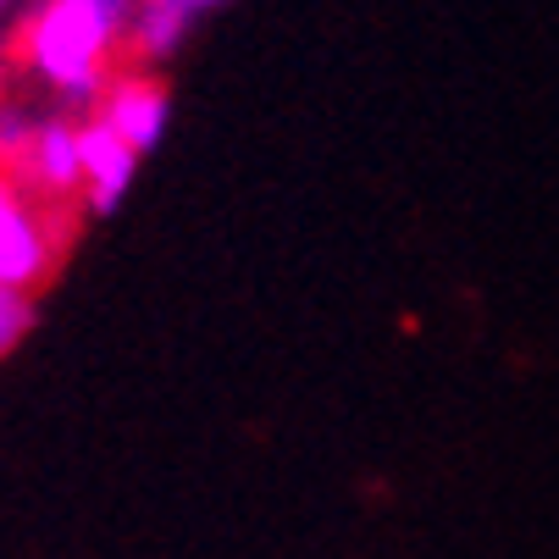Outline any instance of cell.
I'll list each match as a JSON object with an SVG mask.
<instances>
[{
	"label": "cell",
	"mask_w": 559,
	"mask_h": 559,
	"mask_svg": "<svg viewBox=\"0 0 559 559\" xmlns=\"http://www.w3.org/2000/svg\"><path fill=\"white\" fill-rule=\"evenodd\" d=\"M34 133H39V122L28 117V106L0 100V162H7V167H23V155H28Z\"/></svg>",
	"instance_id": "obj_7"
},
{
	"label": "cell",
	"mask_w": 559,
	"mask_h": 559,
	"mask_svg": "<svg viewBox=\"0 0 559 559\" xmlns=\"http://www.w3.org/2000/svg\"><path fill=\"white\" fill-rule=\"evenodd\" d=\"M78 162H84V200L95 216L117 211L122 194L133 189V173H139V155L95 117V122H78Z\"/></svg>",
	"instance_id": "obj_4"
},
{
	"label": "cell",
	"mask_w": 559,
	"mask_h": 559,
	"mask_svg": "<svg viewBox=\"0 0 559 559\" xmlns=\"http://www.w3.org/2000/svg\"><path fill=\"white\" fill-rule=\"evenodd\" d=\"M61 261V238L45 211L17 189V178L0 173V288L34 294Z\"/></svg>",
	"instance_id": "obj_2"
},
{
	"label": "cell",
	"mask_w": 559,
	"mask_h": 559,
	"mask_svg": "<svg viewBox=\"0 0 559 559\" xmlns=\"http://www.w3.org/2000/svg\"><path fill=\"white\" fill-rule=\"evenodd\" d=\"M189 23H194V12L178 7V0H139L133 23H128V39H133L139 56H173L189 39Z\"/></svg>",
	"instance_id": "obj_6"
},
{
	"label": "cell",
	"mask_w": 559,
	"mask_h": 559,
	"mask_svg": "<svg viewBox=\"0 0 559 559\" xmlns=\"http://www.w3.org/2000/svg\"><path fill=\"white\" fill-rule=\"evenodd\" d=\"M23 173L50 194V200H67V194H84V162H78V122H39L28 155H23Z\"/></svg>",
	"instance_id": "obj_5"
},
{
	"label": "cell",
	"mask_w": 559,
	"mask_h": 559,
	"mask_svg": "<svg viewBox=\"0 0 559 559\" xmlns=\"http://www.w3.org/2000/svg\"><path fill=\"white\" fill-rule=\"evenodd\" d=\"M167 90L150 84V78H111L106 95H100V122L133 150V155H150L167 133Z\"/></svg>",
	"instance_id": "obj_3"
},
{
	"label": "cell",
	"mask_w": 559,
	"mask_h": 559,
	"mask_svg": "<svg viewBox=\"0 0 559 559\" xmlns=\"http://www.w3.org/2000/svg\"><path fill=\"white\" fill-rule=\"evenodd\" d=\"M0 7H7V0H0Z\"/></svg>",
	"instance_id": "obj_10"
},
{
	"label": "cell",
	"mask_w": 559,
	"mask_h": 559,
	"mask_svg": "<svg viewBox=\"0 0 559 559\" xmlns=\"http://www.w3.org/2000/svg\"><path fill=\"white\" fill-rule=\"evenodd\" d=\"M178 7H189V12H211V7H222V0H178Z\"/></svg>",
	"instance_id": "obj_9"
},
{
	"label": "cell",
	"mask_w": 559,
	"mask_h": 559,
	"mask_svg": "<svg viewBox=\"0 0 559 559\" xmlns=\"http://www.w3.org/2000/svg\"><path fill=\"white\" fill-rule=\"evenodd\" d=\"M28 322H34V305H28V294H12V288H0V360H7V355H12L17 344H23Z\"/></svg>",
	"instance_id": "obj_8"
},
{
	"label": "cell",
	"mask_w": 559,
	"mask_h": 559,
	"mask_svg": "<svg viewBox=\"0 0 559 559\" xmlns=\"http://www.w3.org/2000/svg\"><path fill=\"white\" fill-rule=\"evenodd\" d=\"M139 0H39L23 23V61L61 100L90 106L106 95V61L128 34Z\"/></svg>",
	"instance_id": "obj_1"
}]
</instances>
